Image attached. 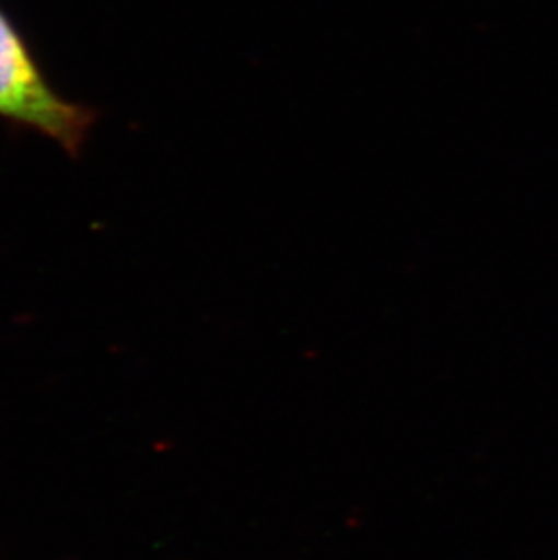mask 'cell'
Here are the masks:
<instances>
[{"mask_svg": "<svg viewBox=\"0 0 558 560\" xmlns=\"http://www.w3.org/2000/svg\"><path fill=\"white\" fill-rule=\"evenodd\" d=\"M0 120L49 138L79 159L98 113L58 95L26 38L0 8Z\"/></svg>", "mask_w": 558, "mask_h": 560, "instance_id": "1", "label": "cell"}]
</instances>
